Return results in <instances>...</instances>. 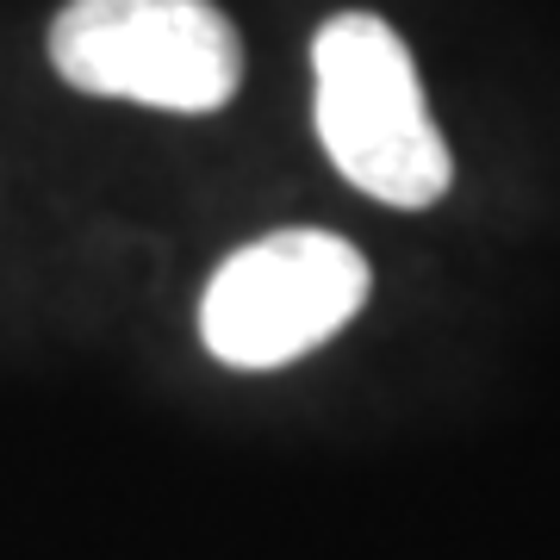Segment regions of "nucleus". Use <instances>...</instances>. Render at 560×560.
Returning <instances> with one entry per match:
<instances>
[{"instance_id": "obj_1", "label": "nucleus", "mask_w": 560, "mask_h": 560, "mask_svg": "<svg viewBox=\"0 0 560 560\" xmlns=\"http://www.w3.org/2000/svg\"><path fill=\"white\" fill-rule=\"evenodd\" d=\"M312 131L337 175L393 212H430L455 187V150L423 101L411 44L381 13L349 7L318 25Z\"/></svg>"}, {"instance_id": "obj_2", "label": "nucleus", "mask_w": 560, "mask_h": 560, "mask_svg": "<svg viewBox=\"0 0 560 560\" xmlns=\"http://www.w3.org/2000/svg\"><path fill=\"white\" fill-rule=\"evenodd\" d=\"M62 88L206 119L243 88V38L219 0H62L50 20Z\"/></svg>"}, {"instance_id": "obj_3", "label": "nucleus", "mask_w": 560, "mask_h": 560, "mask_svg": "<svg viewBox=\"0 0 560 560\" xmlns=\"http://www.w3.org/2000/svg\"><path fill=\"white\" fill-rule=\"evenodd\" d=\"M368 293L374 268L349 237L318 224L268 231L212 268L200 293V342L237 374L293 368L300 355L342 337L361 318Z\"/></svg>"}]
</instances>
